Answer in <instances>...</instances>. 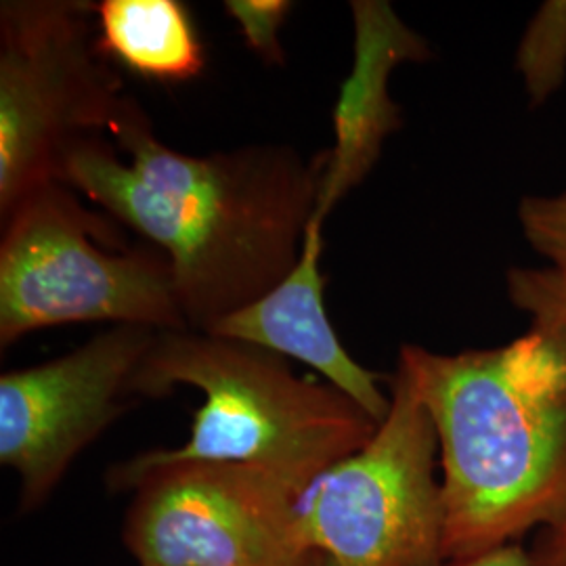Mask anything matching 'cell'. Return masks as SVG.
Segmentation results:
<instances>
[{
  "label": "cell",
  "mask_w": 566,
  "mask_h": 566,
  "mask_svg": "<svg viewBox=\"0 0 566 566\" xmlns=\"http://www.w3.org/2000/svg\"><path fill=\"white\" fill-rule=\"evenodd\" d=\"M325 166L285 143L182 154L126 95L107 135L63 151L57 181L166 254L185 322L208 334L294 271Z\"/></svg>",
  "instance_id": "obj_1"
},
{
  "label": "cell",
  "mask_w": 566,
  "mask_h": 566,
  "mask_svg": "<svg viewBox=\"0 0 566 566\" xmlns=\"http://www.w3.org/2000/svg\"><path fill=\"white\" fill-rule=\"evenodd\" d=\"M397 367L439 439L443 560L521 544L566 516V327L533 324L458 355L403 344Z\"/></svg>",
  "instance_id": "obj_2"
},
{
  "label": "cell",
  "mask_w": 566,
  "mask_h": 566,
  "mask_svg": "<svg viewBox=\"0 0 566 566\" xmlns=\"http://www.w3.org/2000/svg\"><path fill=\"white\" fill-rule=\"evenodd\" d=\"M177 386L202 390L191 434L181 447L135 455L142 464L250 465L304 495L380 426L338 388L296 376L280 355L206 332H158L133 395L164 399Z\"/></svg>",
  "instance_id": "obj_3"
},
{
  "label": "cell",
  "mask_w": 566,
  "mask_h": 566,
  "mask_svg": "<svg viewBox=\"0 0 566 566\" xmlns=\"http://www.w3.org/2000/svg\"><path fill=\"white\" fill-rule=\"evenodd\" d=\"M0 224L2 350L32 332L82 322L189 329L166 254L124 245L118 223L67 185H42Z\"/></svg>",
  "instance_id": "obj_4"
},
{
  "label": "cell",
  "mask_w": 566,
  "mask_h": 566,
  "mask_svg": "<svg viewBox=\"0 0 566 566\" xmlns=\"http://www.w3.org/2000/svg\"><path fill=\"white\" fill-rule=\"evenodd\" d=\"M97 2L0 4V219L46 182L63 151L107 135L124 82L97 41Z\"/></svg>",
  "instance_id": "obj_5"
},
{
  "label": "cell",
  "mask_w": 566,
  "mask_h": 566,
  "mask_svg": "<svg viewBox=\"0 0 566 566\" xmlns=\"http://www.w3.org/2000/svg\"><path fill=\"white\" fill-rule=\"evenodd\" d=\"M388 388L390 411L369 443L332 465L301 500L304 544L334 566L443 563L437 430L399 367Z\"/></svg>",
  "instance_id": "obj_6"
},
{
  "label": "cell",
  "mask_w": 566,
  "mask_h": 566,
  "mask_svg": "<svg viewBox=\"0 0 566 566\" xmlns=\"http://www.w3.org/2000/svg\"><path fill=\"white\" fill-rule=\"evenodd\" d=\"M105 483L133 493L122 544L139 566H317L301 531L303 495L263 470L130 458Z\"/></svg>",
  "instance_id": "obj_7"
},
{
  "label": "cell",
  "mask_w": 566,
  "mask_h": 566,
  "mask_svg": "<svg viewBox=\"0 0 566 566\" xmlns=\"http://www.w3.org/2000/svg\"><path fill=\"white\" fill-rule=\"evenodd\" d=\"M156 336L112 325L67 355L0 376V464L20 479L21 516L44 506L82 451L139 403L133 380Z\"/></svg>",
  "instance_id": "obj_8"
},
{
  "label": "cell",
  "mask_w": 566,
  "mask_h": 566,
  "mask_svg": "<svg viewBox=\"0 0 566 566\" xmlns=\"http://www.w3.org/2000/svg\"><path fill=\"white\" fill-rule=\"evenodd\" d=\"M355 61L332 112L334 145L325 149L324 187L315 221L365 181L380 160L386 137L401 126V109L388 95V78L405 61H426L430 51L385 0H355Z\"/></svg>",
  "instance_id": "obj_9"
},
{
  "label": "cell",
  "mask_w": 566,
  "mask_h": 566,
  "mask_svg": "<svg viewBox=\"0 0 566 566\" xmlns=\"http://www.w3.org/2000/svg\"><path fill=\"white\" fill-rule=\"evenodd\" d=\"M324 223L311 221L303 254L294 271L256 303L243 306L208 334L266 348L283 359L311 365L327 385L338 388L378 424L390 411V392L380 388L385 376L357 364L327 317L322 275Z\"/></svg>",
  "instance_id": "obj_10"
},
{
  "label": "cell",
  "mask_w": 566,
  "mask_h": 566,
  "mask_svg": "<svg viewBox=\"0 0 566 566\" xmlns=\"http://www.w3.org/2000/svg\"><path fill=\"white\" fill-rule=\"evenodd\" d=\"M95 21L103 55L139 78L187 82L206 70L196 23L179 0H103Z\"/></svg>",
  "instance_id": "obj_11"
},
{
  "label": "cell",
  "mask_w": 566,
  "mask_h": 566,
  "mask_svg": "<svg viewBox=\"0 0 566 566\" xmlns=\"http://www.w3.org/2000/svg\"><path fill=\"white\" fill-rule=\"evenodd\" d=\"M533 107L560 86L566 74V0L546 2L531 20L516 53Z\"/></svg>",
  "instance_id": "obj_12"
},
{
  "label": "cell",
  "mask_w": 566,
  "mask_h": 566,
  "mask_svg": "<svg viewBox=\"0 0 566 566\" xmlns=\"http://www.w3.org/2000/svg\"><path fill=\"white\" fill-rule=\"evenodd\" d=\"M507 296L512 304L531 315L533 324L566 327V273L546 269H510Z\"/></svg>",
  "instance_id": "obj_13"
},
{
  "label": "cell",
  "mask_w": 566,
  "mask_h": 566,
  "mask_svg": "<svg viewBox=\"0 0 566 566\" xmlns=\"http://www.w3.org/2000/svg\"><path fill=\"white\" fill-rule=\"evenodd\" d=\"M294 4L287 0H227L224 11L238 23L248 49L266 63L283 65L280 32Z\"/></svg>",
  "instance_id": "obj_14"
},
{
  "label": "cell",
  "mask_w": 566,
  "mask_h": 566,
  "mask_svg": "<svg viewBox=\"0 0 566 566\" xmlns=\"http://www.w3.org/2000/svg\"><path fill=\"white\" fill-rule=\"evenodd\" d=\"M518 223L528 245L566 273V189L556 196H526Z\"/></svg>",
  "instance_id": "obj_15"
},
{
  "label": "cell",
  "mask_w": 566,
  "mask_h": 566,
  "mask_svg": "<svg viewBox=\"0 0 566 566\" xmlns=\"http://www.w3.org/2000/svg\"><path fill=\"white\" fill-rule=\"evenodd\" d=\"M528 560L531 566H566V516L556 525L537 531Z\"/></svg>",
  "instance_id": "obj_16"
},
{
  "label": "cell",
  "mask_w": 566,
  "mask_h": 566,
  "mask_svg": "<svg viewBox=\"0 0 566 566\" xmlns=\"http://www.w3.org/2000/svg\"><path fill=\"white\" fill-rule=\"evenodd\" d=\"M437 566H531V560L528 549L521 544H510L464 560H443Z\"/></svg>",
  "instance_id": "obj_17"
},
{
  "label": "cell",
  "mask_w": 566,
  "mask_h": 566,
  "mask_svg": "<svg viewBox=\"0 0 566 566\" xmlns=\"http://www.w3.org/2000/svg\"><path fill=\"white\" fill-rule=\"evenodd\" d=\"M317 566H334V563L325 558L324 554H317Z\"/></svg>",
  "instance_id": "obj_18"
}]
</instances>
